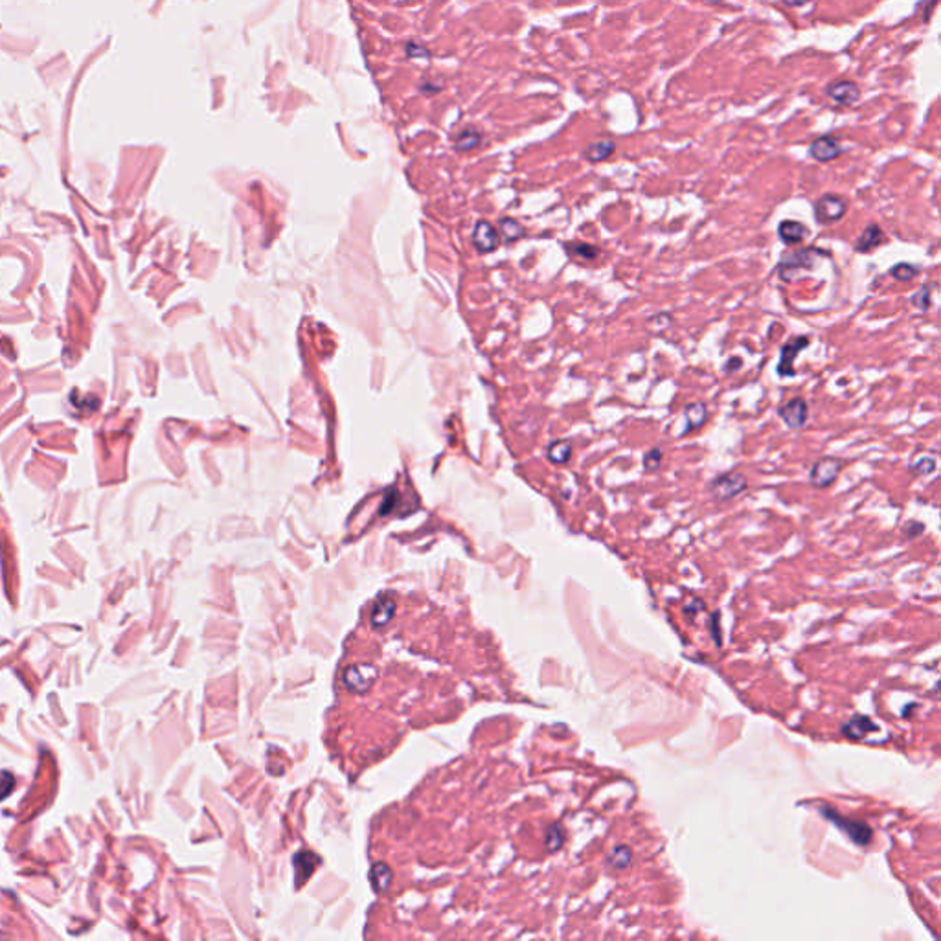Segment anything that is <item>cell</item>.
<instances>
[{"instance_id":"cell-1","label":"cell","mask_w":941,"mask_h":941,"mask_svg":"<svg viewBox=\"0 0 941 941\" xmlns=\"http://www.w3.org/2000/svg\"><path fill=\"white\" fill-rule=\"evenodd\" d=\"M822 256H829V252L822 250L818 247L796 248L795 252H789V254L781 257L778 267H776V272H778L780 280L789 283L795 280V272L813 271L816 262H818V257Z\"/></svg>"},{"instance_id":"cell-2","label":"cell","mask_w":941,"mask_h":941,"mask_svg":"<svg viewBox=\"0 0 941 941\" xmlns=\"http://www.w3.org/2000/svg\"><path fill=\"white\" fill-rule=\"evenodd\" d=\"M746 488H748V479L739 471L721 473L708 483V491H710L712 497L715 500H721V502L739 497L741 493H745Z\"/></svg>"},{"instance_id":"cell-3","label":"cell","mask_w":941,"mask_h":941,"mask_svg":"<svg viewBox=\"0 0 941 941\" xmlns=\"http://www.w3.org/2000/svg\"><path fill=\"white\" fill-rule=\"evenodd\" d=\"M844 460H838L835 456H824L818 458L809 471V482L813 488L826 489L835 483L838 474L844 469Z\"/></svg>"},{"instance_id":"cell-4","label":"cell","mask_w":941,"mask_h":941,"mask_svg":"<svg viewBox=\"0 0 941 941\" xmlns=\"http://www.w3.org/2000/svg\"><path fill=\"white\" fill-rule=\"evenodd\" d=\"M815 219L818 225H833L841 221L848 211V201L845 197L836 195V193H826L815 202Z\"/></svg>"},{"instance_id":"cell-5","label":"cell","mask_w":941,"mask_h":941,"mask_svg":"<svg viewBox=\"0 0 941 941\" xmlns=\"http://www.w3.org/2000/svg\"><path fill=\"white\" fill-rule=\"evenodd\" d=\"M809 344H811L809 335H796V337H790L789 340L781 346L780 363H778V368H776V373H778L780 377H795L796 357H798L804 349H807Z\"/></svg>"},{"instance_id":"cell-6","label":"cell","mask_w":941,"mask_h":941,"mask_svg":"<svg viewBox=\"0 0 941 941\" xmlns=\"http://www.w3.org/2000/svg\"><path fill=\"white\" fill-rule=\"evenodd\" d=\"M778 416L783 419L789 428H804L809 421V405L804 398H792L789 401H785L783 405H780L778 408Z\"/></svg>"},{"instance_id":"cell-7","label":"cell","mask_w":941,"mask_h":941,"mask_svg":"<svg viewBox=\"0 0 941 941\" xmlns=\"http://www.w3.org/2000/svg\"><path fill=\"white\" fill-rule=\"evenodd\" d=\"M375 675H377V670L370 664L349 665L344 671V684L353 691H368L372 688Z\"/></svg>"},{"instance_id":"cell-8","label":"cell","mask_w":941,"mask_h":941,"mask_svg":"<svg viewBox=\"0 0 941 941\" xmlns=\"http://www.w3.org/2000/svg\"><path fill=\"white\" fill-rule=\"evenodd\" d=\"M822 815H826L829 820L835 822V826L841 827V829H844L851 841L857 842V844L866 845L868 842L871 841V829H870V827H866L864 824H861V822H851V820H848V818H844V816L835 815L833 811L824 809V807H822Z\"/></svg>"},{"instance_id":"cell-9","label":"cell","mask_w":941,"mask_h":941,"mask_svg":"<svg viewBox=\"0 0 941 941\" xmlns=\"http://www.w3.org/2000/svg\"><path fill=\"white\" fill-rule=\"evenodd\" d=\"M826 94L831 101H835L836 105L850 107L861 100V89L857 83L850 80H841L831 83L826 89Z\"/></svg>"},{"instance_id":"cell-10","label":"cell","mask_w":941,"mask_h":941,"mask_svg":"<svg viewBox=\"0 0 941 941\" xmlns=\"http://www.w3.org/2000/svg\"><path fill=\"white\" fill-rule=\"evenodd\" d=\"M841 153H842L841 142L831 135L818 136V138L809 146V155L813 156L816 162L835 160V158L841 156Z\"/></svg>"},{"instance_id":"cell-11","label":"cell","mask_w":941,"mask_h":941,"mask_svg":"<svg viewBox=\"0 0 941 941\" xmlns=\"http://www.w3.org/2000/svg\"><path fill=\"white\" fill-rule=\"evenodd\" d=\"M807 236H809V228H807L804 223L795 221V219H785V221H781L780 227H778V237L785 243L787 247L800 245V243L806 241Z\"/></svg>"},{"instance_id":"cell-12","label":"cell","mask_w":941,"mask_h":941,"mask_svg":"<svg viewBox=\"0 0 941 941\" xmlns=\"http://www.w3.org/2000/svg\"><path fill=\"white\" fill-rule=\"evenodd\" d=\"M708 407L706 403L699 401V403H690L688 407L684 408V428H682V432L680 436H688L693 430H699L706 421H708Z\"/></svg>"},{"instance_id":"cell-13","label":"cell","mask_w":941,"mask_h":941,"mask_svg":"<svg viewBox=\"0 0 941 941\" xmlns=\"http://www.w3.org/2000/svg\"><path fill=\"white\" fill-rule=\"evenodd\" d=\"M318 864H320V859L315 853H311V851H298L294 855V873H296L298 888L306 884V881L313 875V871L317 870Z\"/></svg>"},{"instance_id":"cell-14","label":"cell","mask_w":941,"mask_h":941,"mask_svg":"<svg viewBox=\"0 0 941 941\" xmlns=\"http://www.w3.org/2000/svg\"><path fill=\"white\" fill-rule=\"evenodd\" d=\"M884 239L886 236L884 232H882V228L879 227L877 223H871V225H868V227L862 230V234L859 236V239H857L855 250L861 252V254H868V252L881 247L882 243H884Z\"/></svg>"},{"instance_id":"cell-15","label":"cell","mask_w":941,"mask_h":941,"mask_svg":"<svg viewBox=\"0 0 941 941\" xmlns=\"http://www.w3.org/2000/svg\"><path fill=\"white\" fill-rule=\"evenodd\" d=\"M473 241L479 250L482 252L493 250V248H497V245H499V232H497V228L491 227L488 221H482L476 225V228H474Z\"/></svg>"},{"instance_id":"cell-16","label":"cell","mask_w":941,"mask_h":941,"mask_svg":"<svg viewBox=\"0 0 941 941\" xmlns=\"http://www.w3.org/2000/svg\"><path fill=\"white\" fill-rule=\"evenodd\" d=\"M564 250L569 252V256L572 259H578V262H596L599 256H601V248L592 245V243H585V241H569L564 243Z\"/></svg>"},{"instance_id":"cell-17","label":"cell","mask_w":941,"mask_h":941,"mask_svg":"<svg viewBox=\"0 0 941 941\" xmlns=\"http://www.w3.org/2000/svg\"><path fill=\"white\" fill-rule=\"evenodd\" d=\"M616 151V142L610 140V138H605V140H596L592 144L587 146V149L583 151V156L592 164H598V162L607 160L612 153Z\"/></svg>"},{"instance_id":"cell-18","label":"cell","mask_w":941,"mask_h":941,"mask_svg":"<svg viewBox=\"0 0 941 941\" xmlns=\"http://www.w3.org/2000/svg\"><path fill=\"white\" fill-rule=\"evenodd\" d=\"M396 612V601L390 596H381L375 601V607L372 610V625L373 627H383L392 619Z\"/></svg>"},{"instance_id":"cell-19","label":"cell","mask_w":941,"mask_h":941,"mask_svg":"<svg viewBox=\"0 0 941 941\" xmlns=\"http://www.w3.org/2000/svg\"><path fill=\"white\" fill-rule=\"evenodd\" d=\"M572 442L570 439H557L548 447V460L555 465H564L572 458Z\"/></svg>"},{"instance_id":"cell-20","label":"cell","mask_w":941,"mask_h":941,"mask_svg":"<svg viewBox=\"0 0 941 941\" xmlns=\"http://www.w3.org/2000/svg\"><path fill=\"white\" fill-rule=\"evenodd\" d=\"M842 730H844V734L848 735V737H851V739H861L862 735H866L870 730H875V725H873L868 717H861V715H859L855 719H851L850 725H845Z\"/></svg>"},{"instance_id":"cell-21","label":"cell","mask_w":941,"mask_h":941,"mask_svg":"<svg viewBox=\"0 0 941 941\" xmlns=\"http://www.w3.org/2000/svg\"><path fill=\"white\" fill-rule=\"evenodd\" d=\"M919 272H921V269L917 267V265H912V263L901 262V263H897V265H894V267L888 271V274H890V276L894 278L896 282L906 283V282H912L914 278L919 276Z\"/></svg>"},{"instance_id":"cell-22","label":"cell","mask_w":941,"mask_h":941,"mask_svg":"<svg viewBox=\"0 0 941 941\" xmlns=\"http://www.w3.org/2000/svg\"><path fill=\"white\" fill-rule=\"evenodd\" d=\"M370 879H372L373 888L377 891H384L390 886V881H392V871L388 870L386 864H377L372 868V873H370Z\"/></svg>"},{"instance_id":"cell-23","label":"cell","mask_w":941,"mask_h":941,"mask_svg":"<svg viewBox=\"0 0 941 941\" xmlns=\"http://www.w3.org/2000/svg\"><path fill=\"white\" fill-rule=\"evenodd\" d=\"M910 302L914 308L921 309V311H926V309H931L932 306V285H921V287L917 289L914 294H912Z\"/></svg>"},{"instance_id":"cell-24","label":"cell","mask_w":941,"mask_h":941,"mask_svg":"<svg viewBox=\"0 0 941 941\" xmlns=\"http://www.w3.org/2000/svg\"><path fill=\"white\" fill-rule=\"evenodd\" d=\"M499 230L508 241H517L519 237L524 236V227L520 223L515 221V219H502Z\"/></svg>"},{"instance_id":"cell-25","label":"cell","mask_w":941,"mask_h":941,"mask_svg":"<svg viewBox=\"0 0 941 941\" xmlns=\"http://www.w3.org/2000/svg\"><path fill=\"white\" fill-rule=\"evenodd\" d=\"M910 471L914 476H926L936 471V460L932 456H921L910 465Z\"/></svg>"},{"instance_id":"cell-26","label":"cell","mask_w":941,"mask_h":941,"mask_svg":"<svg viewBox=\"0 0 941 941\" xmlns=\"http://www.w3.org/2000/svg\"><path fill=\"white\" fill-rule=\"evenodd\" d=\"M662 460H664L662 449L660 447L649 449V451L644 454V469L647 473H654V471H658V469L662 467Z\"/></svg>"},{"instance_id":"cell-27","label":"cell","mask_w":941,"mask_h":941,"mask_svg":"<svg viewBox=\"0 0 941 941\" xmlns=\"http://www.w3.org/2000/svg\"><path fill=\"white\" fill-rule=\"evenodd\" d=\"M15 787V778L8 770H0V800H4Z\"/></svg>"},{"instance_id":"cell-28","label":"cell","mask_w":941,"mask_h":941,"mask_svg":"<svg viewBox=\"0 0 941 941\" xmlns=\"http://www.w3.org/2000/svg\"><path fill=\"white\" fill-rule=\"evenodd\" d=\"M741 368H743V359H741V357H730L725 363V366H723V372H725L726 375H730V373L739 372Z\"/></svg>"},{"instance_id":"cell-29","label":"cell","mask_w":941,"mask_h":941,"mask_svg":"<svg viewBox=\"0 0 941 941\" xmlns=\"http://www.w3.org/2000/svg\"><path fill=\"white\" fill-rule=\"evenodd\" d=\"M923 532H925V526H923L921 522H917V520H914V522H910V524H906V528H905V535L908 539L919 537Z\"/></svg>"},{"instance_id":"cell-30","label":"cell","mask_w":941,"mask_h":941,"mask_svg":"<svg viewBox=\"0 0 941 941\" xmlns=\"http://www.w3.org/2000/svg\"><path fill=\"white\" fill-rule=\"evenodd\" d=\"M781 2H783V4H787V6H792V8H800V6L809 4L811 0H781Z\"/></svg>"},{"instance_id":"cell-31","label":"cell","mask_w":941,"mask_h":941,"mask_svg":"<svg viewBox=\"0 0 941 941\" xmlns=\"http://www.w3.org/2000/svg\"><path fill=\"white\" fill-rule=\"evenodd\" d=\"M712 4H717V2H723V0H710Z\"/></svg>"}]
</instances>
